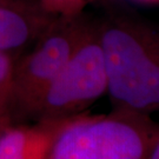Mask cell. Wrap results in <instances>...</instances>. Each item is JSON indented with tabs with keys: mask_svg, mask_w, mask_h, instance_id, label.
<instances>
[{
	"mask_svg": "<svg viewBox=\"0 0 159 159\" xmlns=\"http://www.w3.org/2000/svg\"><path fill=\"white\" fill-rule=\"evenodd\" d=\"M96 25L112 110L159 112V25L119 10Z\"/></svg>",
	"mask_w": 159,
	"mask_h": 159,
	"instance_id": "1",
	"label": "cell"
},
{
	"mask_svg": "<svg viewBox=\"0 0 159 159\" xmlns=\"http://www.w3.org/2000/svg\"><path fill=\"white\" fill-rule=\"evenodd\" d=\"M158 134L159 123L150 114L84 112L60 132L45 159H145Z\"/></svg>",
	"mask_w": 159,
	"mask_h": 159,
	"instance_id": "2",
	"label": "cell"
},
{
	"mask_svg": "<svg viewBox=\"0 0 159 159\" xmlns=\"http://www.w3.org/2000/svg\"><path fill=\"white\" fill-rule=\"evenodd\" d=\"M83 13L57 17L44 33L14 60L8 108L14 124L33 121L46 91L91 27Z\"/></svg>",
	"mask_w": 159,
	"mask_h": 159,
	"instance_id": "3",
	"label": "cell"
},
{
	"mask_svg": "<svg viewBox=\"0 0 159 159\" xmlns=\"http://www.w3.org/2000/svg\"><path fill=\"white\" fill-rule=\"evenodd\" d=\"M107 92V77L96 20L58 73L34 120L63 119L87 112Z\"/></svg>",
	"mask_w": 159,
	"mask_h": 159,
	"instance_id": "4",
	"label": "cell"
},
{
	"mask_svg": "<svg viewBox=\"0 0 159 159\" xmlns=\"http://www.w3.org/2000/svg\"><path fill=\"white\" fill-rule=\"evenodd\" d=\"M56 18L35 0H0V50L18 58Z\"/></svg>",
	"mask_w": 159,
	"mask_h": 159,
	"instance_id": "5",
	"label": "cell"
},
{
	"mask_svg": "<svg viewBox=\"0 0 159 159\" xmlns=\"http://www.w3.org/2000/svg\"><path fill=\"white\" fill-rule=\"evenodd\" d=\"M74 118L13 124L0 134V159H45L57 137Z\"/></svg>",
	"mask_w": 159,
	"mask_h": 159,
	"instance_id": "6",
	"label": "cell"
},
{
	"mask_svg": "<svg viewBox=\"0 0 159 159\" xmlns=\"http://www.w3.org/2000/svg\"><path fill=\"white\" fill-rule=\"evenodd\" d=\"M39 6L53 17H72L83 13L86 0H37Z\"/></svg>",
	"mask_w": 159,
	"mask_h": 159,
	"instance_id": "7",
	"label": "cell"
},
{
	"mask_svg": "<svg viewBox=\"0 0 159 159\" xmlns=\"http://www.w3.org/2000/svg\"><path fill=\"white\" fill-rule=\"evenodd\" d=\"M16 58L0 50V94H8Z\"/></svg>",
	"mask_w": 159,
	"mask_h": 159,
	"instance_id": "8",
	"label": "cell"
},
{
	"mask_svg": "<svg viewBox=\"0 0 159 159\" xmlns=\"http://www.w3.org/2000/svg\"><path fill=\"white\" fill-rule=\"evenodd\" d=\"M13 124L8 108V94H0V134Z\"/></svg>",
	"mask_w": 159,
	"mask_h": 159,
	"instance_id": "9",
	"label": "cell"
},
{
	"mask_svg": "<svg viewBox=\"0 0 159 159\" xmlns=\"http://www.w3.org/2000/svg\"><path fill=\"white\" fill-rule=\"evenodd\" d=\"M145 159H159V134L153 142Z\"/></svg>",
	"mask_w": 159,
	"mask_h": 159,
	"instance_id": "10",
	"label": "cell"
},
{
	"mask_svg": "<svg viewBox=\"0 0 159 159\" xmlns=\"http://www.w3.org/2000/svg\"><path fill=\"white\" fill-rule=\"evenodd\" d=\"M136 1L145 2V4H156V2H159V0H136Z\"/></svg>",
	"mask_w": 159,
	"mask_h": 159,
	"instance_id": "11",
	"label": "cell"
},
{
	"mask_svg": "<svg viewBox=\"0 0 159 159\" xmlns=\"http://www.w3.org/2000/svg\"><path fill=\"white\" fill-rule=\"evenodd\" d=\"M35 1H37V0H35Z\"/></svg>",
	"mask_w": 159,
	"mask_h": 159,
	"instance_id": "12",
	"label": "cell"
}]
</instances>
